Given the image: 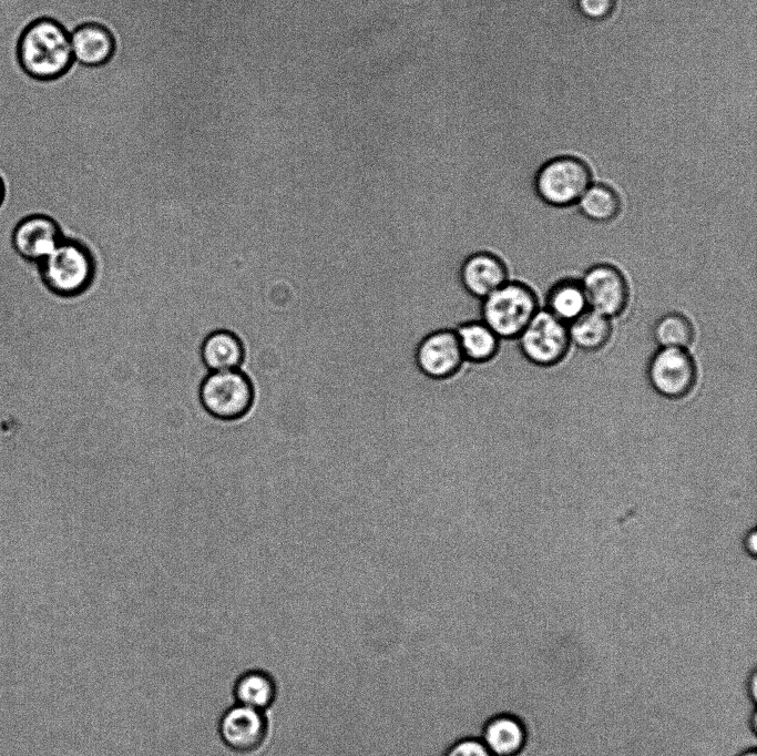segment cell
I'll list each match as a JSON object with an SVG mask.
<instances>
[{"label": "cell", "mask_w": 757, "mask_h": 756, "mask_svg": "<svg viewBox=\"0 0 757 756\" xmlns=\"http://www.w3.org/2000/svg\"><path fill=\"white\" fill-rule=\"evenodd\" d=\"M591 184L590 166L582 159L572 155L546 161L539 167L533 181L538 197L555 207L576 204Z\"/></svg>", "instance_id": "5"}, {"label": "cell", "mask_w": 757, "mask_h": 756, "mask_svg": "<svg viewBox=\"0 0 757 756\" xmlns=\"http://www.w3.org/2000/svg\"><path fill=\"white\" fill-rule=\"evenodd\" d=\"M738 756H757V750L755 748L746 749Z\"/></svg>", "instance_id": "26"}, {"label": "cell", "mask_w": 757, "mask_h": 756, "mask_svg": "<svg viewBox=\"0 0 757 756\" xmlns=\"http://www.w3.org/2000/svg\"><path fill=\"white\" fill-rule=\"evenodd\" d=\"M454 330L467 362L487 364L501 349L502 340L481 319L466 320Z\"/></svg>", "instance_id": "14"}, {"label": "cell", "mask_w": 757, "mask_h": 756, "mask_svg": "<svg viewBox=\"0 0 757 756\" xmlns=\"http://www.w3.org/2000/svg\"><path fill=\"white\" fill-rule=\"evenodd\" d=\"M232 693L235 704L266 712L276 701L277 685L268 672L253 668L237 676Z\"/></svg>", "instance_id": "15"}, {"label": "cell", "mask_w": 757, "mask_h": 756, "mask_svg": "<svg viewBox=\"0 0 757 756\" xmlns=\"http://www.w3.org/2000/svg\"><path fill=\"white\" fill-rule=\"evenodd\" d=\"M19 59L31 76L42 80L57 78L73 61L70 35L57 22L40 19L22 34Z\"/></svg>", "instance_id": "1"}, {"label": "cell", "mask_w": 757, "mask_h": 756, "mask_svg": "<svg viewBox=\"0 0 757 756\" xmlns=\"http://www.w3.org/2000/svg\"><path fill=\"white\" fill-rule=\"evenodd\" d=\"M201 357L211 371L238 369L245 357V349L237 335L221 329L209 334L202 344Z\"/></svg>", "instance_id": "16"}, {"label": "cell", "mask_w": 757, "mask_h": 756, "mask_svg": "<svg viewBox=\"0 0 757 756\" xmlns=\"http://www.w3.org/2000/svg\"><path fill=\"white\" fill-rule=\"evenodd\" d=\"M546 310L564 321L572 323L589 309L581 284L575 278H563L554 283L546 294Z\"/></svg>", "instance_id": "18"}, {"label": "cell", "mask_w": 757, "mask_h": 756, "mask_svg": "<svg viewBox=\"0 0 757 756\" xmlns=\"http://www.w3.org/2000/svg\"><path fill=\"white\" fill-rule=\"evenodd\" d=\"M415 362L426 377L442 380L456 375L466 364L453 328H439L423 336L415 350Z\"/></svg>", "instance_id": "10"}, {"label": "cell", "mask_w": 757, "mask_h": 756, "mask_svg": "<svg viewBox=\"0 0 757 756\" xmlns=\"http://www.w3.org/2000/svg\"><path fill=\"white\" fill-rule=\"evenodd\" d=\"M744 551L751 558L756 556L757 552V532L755 528H751L743 539Z\"/></svg>", "instance_id": "24"}, {"label": "cell", "mask_w": 757, "mask_h": 756, "mask_svg": "<svg viewBox=\"0 0 757 756\" xmlns=\"http://www.w3.org/2000/svg\"><path fill=\"white\" fill-rule=\"evenodd\" d=\"M2 193H3V190H2V184H1V181H0V203H1V200H2Z\"/></svg>", "instance_id": "28"}, {"label": "cell", "mask_w": 757, "mask_h": 756, "mask_svg": "<svg viewBox=\"0 0 757 756\" xmlns=\"http://www.w3.org/2000/svg\"><path fill=\"white\" fill-rule=\"evenodd\" d=\"M581 284L589 309L612 318L620 316L627 307L628 282L616 266L595 264L584 273Z\"/></svg>", "instance_id": "9"}, {"label": "cell", "mask_w": 757, "mask_h": 756, "mask_svg": "<svg viewBox=\"0 0 757 756\" xmlns=\"http://www.w3.org/2000/svg\"><path fill=\"white\" fill-rule=\"evenodd\" d=\"M70 40L73 60L84 65L105 63L114 48L111 34L98 24L81 25L71 33Z\"/></svg>", "instance_id": "17"}, {"label": "cell", "mask_w": 757, "mask_h": 756, "mask_svg": "<svg viewBox=\"0 0 757 756\" xmlns=\"http://www.w3.org/2000/svg\"><path fill=\"white\" fill-rule=\"evenodd\" d=\"M757 716H756V711L753 712L751 714V731L756 732L757 728Z\"/></svg>", "instance_id": "27"}, {"label": "cell", "mask_w": 757, "mask_h": 756, "mask_svg": "<svg viewBox=\"0 0 757 756\" xmlns=\"http://www.w3.org/2000/svg\"><path fill=\"white\" fill-rule=\"evenodd\" d=\"M612 330L611 318L592 309L584 311L569 327L571 344L589 353L602 349L608 343Z\"/></svg>", "instance_id": "19"}, {"label": "cell", "mask_w": 757, "mask_h": 756, "mask_svg": "<svg viewBox=\"0 0 757 756\" xmlns=\"http://www.w3.org/2000/svg\"><path fill=\"white\" fill-rule=\"evenodd\" d=\"M444 756H493L481 739L462 738L451 745Z\"/></svg>", "instance_id": "23"}, {"label": "cell", "mask_w": 757, "mask_h": 756, "mask_svg": "<svg viewBox=\"0 0 757 756\" xmlns=\"http://www.w3.org/2000/svg\"><path fill=\"white\" fill-rule=\"evenodd\" d=\"M42 278L55 294L67 297H82L92 286L95 258L89 246L74 238H62L54 251L40 262Z\"/></svg>", "instance_id": "3"}, {"label": "cell", "mask_w": 757, "mask_h": 756, "mask_svg": "<svg viewBox=\"0 0 757 756\" xmlns=\"http://www.w3.org/2000/svg\"><path fill=\"white\" fill-rule=\"evenodd\" d=\"M200 401L204 410L222 421L244 418L255 401L249 377L238 369L211 371L201 382Z\"/></svg>", "instance_id": "4"}, {"label": "cell", "mask_w": 757, "mask_h": 756, "mask_svg": "<svg viewBox=\"0 0 757 756\" xmlns=\"http://www.w3.org/2000/svg\"><path fill=\"white\" fill-rule=\"evenodd\" d=\"M58 224L50 217L34 215L22 219L13 232L18 254L31 262L48 257L62 241Z\"/></svg>", "instance_id": "12"}, {"label": "cell", "mask_w": 757, "mask_h": 756, "mask_svg": "<svg viewBox=\"0 0 757 756\" xmlns=\"http://www.w3.org/2000/svg\"><path fill=\"white\" fill-rule=\"evenodd\" d=\"M480 319L502 340L514 341L539 310L534 289L509 279L480 300Z\"/></svg>", "instance_id": "2"}, {"label": "cell", "mask_w": 757, "mask_h": 756, "mask_svg": "<svg viewBox=\"0 0 757 756\" xmlns=\"http://www.w3.org/2000/svg\"><path fill=\"white\" fill-rule=\"evenodd\" d=\"M577 204L582 215L596 223L612 222L622 211L620 194L605 183H592Z\"/></svg>", "instance_id": "20"}, {"label": "cell", "mask_w": 757, "mask_h": 756, "mask_svg": "<svg viewBox=\"0 0 757 756\" xmlns=\"http://www.w3.org/2000/svg\"><path fill=\"white\" fill-rule=\"evenodd\" d=\"M580 13L592 21H602L612 16L615 0H577Z\"/></svg>", "instance_id": "22"}, {"label": "cell", "mask_w": 757, "mask_h": 756, "mask_svg": "<svg viewBox=\"0 0 757 756\" xmlns=\"http://www.w3.org/2000/svg\"><path fill=\"white\" fill-rule=\"evenodd\" d=\"M269 731L265 712L234 704L218 719L217 732L223 744L238 755L258 752Z\"/></svg>", "instance_id": "8"}, {"label": "cell", "mask_w": 757, "mask_h": 756, "mask_svg": "<svg viewBox=\"0 0 757 756\" xmlns=\"http://www.w3.org/2000/svg\"><path fill=\"white\" fill-rule=\"evenodd\" d=\"M481 742L493 756H518L526 743V728L516 716L498 714L484 724Z\"/></svg>", "instance_id": "13"}, {"label": "cell", "mask_w": 757, "mask_h": 756, "mask_svg": "<svg viewBox=\"0 0 757 756\" xmlns=\"http://www.w3.org/2000/svg\"><path fill=\"white\" fill-rule=\"evenodd\" d=\"M747 694L755 703L757 699V673L754 670L747 680Z\"/></svg>", "instance_id": "25"}, {"label": "cell", "mask_w": 757, "mask_h": 756, "mask_svg": "<svg viewBox=\"0 0 757 756\" xmlns=\"http://www.w3.org/2000/svg\"><path fill=\"white\" fill-rule=\"evenodd\" d=\"M653 336L659 347L688 348L694 341L695 328L684 314L669 311L656 320Z\"/></svg>", "instance_id": "21"}, {"label": "cell", "mask_w": 757, "mask_h": 756, "mask_svg": "<svg viewBox=\"0 0 757 756\" xmlns=\"http://www.w3.org/2000/svg\"><path fill=\"white\" fill-rule=\"evenodd\" d=\"M646 377L657 395L679 400L695 389L698 369L687 348L659 347L647 364Z\"/></svg>", "instance_id": "7"}, {"label": "cell", "mask_w": 757, "mask_h": 756, "mask_svg": "<svg viewBox=\"0 0 757 756\" xmlns=\"http://www.w3.org/2000/svg\"><path fill=\"white\" fill-rule=\"evenodd\" d=\"M510 279L505 262L489 251L469 254L461 263L459 280L464 292L480 302Z\"/></svg>", "instance_id": "11"}, {"label": "cell", "mask_w": 757, "mask_h": 756, "mask_svg": "<svg viewBox=\"0 0 757 756\" xmlns=\"http://www.w3.org/2000/svg\"><path fill=\"white\" fill-rule=\"evenodd\" d=\"M514 341L528 362L539 367H552L561 362L569 353V325L546 309H539Z\"/></svg>", "instance_id": "6"}]
</instances>
